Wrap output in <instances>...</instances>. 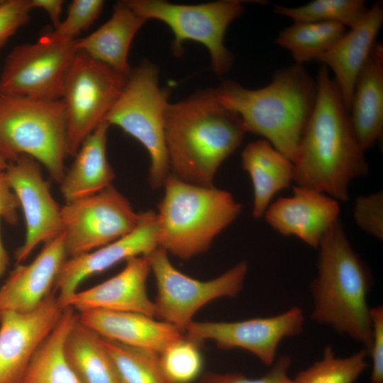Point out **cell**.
<instances>
[{
    "instance_id": "obj_36",
    "label": "cell",
    "mask_w": 383,
    "mask_h": 383,
    "mask_svg": "<svg viewBox=\"0 0 383 383\" xmlns=\"http://www.w3.org/2000/svg\"><path fill=\"white\" fill-rule=\"evenodd\" d=\"M30 0H0V48L30 19Z\"/></svg>"
},
{
    "instance_id": "obj_39",
    "label": "cell",
    "mask_w": 383,
    "mask_h": 383,
    "mask_svg": "<svg viewBox=\"0 0 383 383\" xmlns=\"http://www.w3.org/2000/svg\"><path fill=\"white\" fill-rule=\"evenodd\" d=\"M62 0H30L32 9H41L49 16L54 28L60 23V15L62 9Z\"/></svg>"
},
{
    "instance_id": "obj_25",
    "label": "cell",
    "mask_w": 383,
    "mask_h": 383,
    "mask_svg": "<svg viewBox=\"0 0 383 383\" xmlns=\"http://www.w3.org/2000/svg\"><path fill=\"white\" fill-rule=\"evenodd\" d=\"M241 163L252 184V214L259 218L264 216L274 196L294 181V164L265 139L246 145L241 152Z\"/></svg>"
},
{
    "instance_id": "obj_9",
    "label": "cell",
    "mask_w": 383,
    "mask_h": 383,
    "mask_svg": "<svg viewBox=\"0 0 383 383\" xmlns=\"http://www.w3.org/2000/svg\"><path fill=\"white\" fill-rule=\"evenodd\" d=\"M145 256L157 285L155 317L183 333L196 313L208 303L238 296L243 289L248 270L247 262L242 261L214 279L200 281L176 269L168 253L161 248Z\"/></svg>"
},
{
    "instance_id": "obj_15",
    "label": "cell",
    "mask_w": 383,
    "mask_h": 383,
    "mask_svg": "<svg viewBox=\"0 0 383 383\" xmlns=\"http://www.w3.org/2000/svg\"><path fill=\"white\" fill-rule=\"evenodd\" d=\"M64 309L52 292L30 312L0 313V383H21L34 354Z\"/></svg>"
},
{
    "instance_id": "obj_34",
    "label": "cell",
    "mask_w": 383,
    "mask_h": 383,
    "mask_svg": "<svg viewBox=\"0 0 383 383\" xmlns=\"http://www.w3.org/2000/svg\"><path fill=\"white\" fill-rule=\"evenodd\" d=\"M292 360L289 355L277 357L271 369L259 378L251 379L237 372L204 373L198 383H295L289 376Z\"/></svg>"
},
{
    "instance_id": "obj_5",
    "label": "cell",
    "mask_w": 383,
    "mask_h": 383,
    "mask_svg": "<svg viewBox=\"0 0 383 383\" xmlns=\"http://www.w3.org/2000/svg\"><path fill=\"white\" fill-rule=\"evenodd\" d=\"M156 213L158 247L182 260L205 252L240 214L228 192L182 181L169 174Z\"/></svg>"
},
{
    "instance_id": "obj_1",
    "label": "cell",
    "mask_w": 383,
    "mask_h": 383,
    "mask_svg": "<svg viewBox=\"0 0 383 383\" xmlns=\"http://www.w3.org/2000/svg\"><path fill=\"white\" fill-rule=\"evenodd\" d=\"M316 95L293 162L297 186L347 201L350 182L367 174L369 166L339 89L323 65Z\"/></svg>"
},
{
    "instance_id": "obj_41",
    "label": "cell",
    "mask_w": 383,
    "mask_h": 383,
    "mask_svg": "<svg viewBox=\"0 0 383 383\" xmlns=\"http://www.w3.org/2000/svg\"><path fill=\"white\" fill-rule=\"evenodd\" d=\"M8 162L0 157V172H4L6 169Z\"/></svg>"
},
{
    "instance_id": "obj_22",
    "label": "cell",
    "mask_w": 383,
    "mask_h": 383,
    "mask_svg": "<svg viewBox=\"0 0 383 383\" xmlns=\"http://www.w3.org/2000/svg\"><path fill=\"white\" fill-rule=\"evenodd\" d=\"M355 135L365 151L383 133V45L377 41L354 86L349 111Z\"/></svg>"
},
{
    "instance_id": "obj_6",
    "label": "cell",
    "mask_w": 383,
    "mask_h": 383,
    "mask_svg": "<svg viewBox=\"0 0 383 383\" xmlns=\"http://www.w3.org/2000/svg\"><path fill=\"white\" fill-rule=\"evenodd\" d=\"M23 155L43 165L55 182H62L68 156L62 99L0 94V157L13 162Z\"/></svg>"
},
{
    "instance_id": "obj_17",
    "label": "cell",
    "mask_w": 383,
    "mask_h": 383,
    "mask_svg": "<svg viewBox=\"0 0 383 383\" xmlns=\"http://www.w3.org/2000/svg\"><path fill=\"white\" fill-rule=\"evenodd\" d=\"M338 201L316 190L296 185L289 197L279 198L267 207L265 221L284 236H294L316 248L339 221Z\"/></svg>"
},
{
    "instance_id": "obj_37",
    "label": "cell",
    "mask_w": 383,
    "mask_h": 383,
    "mask_svg": "<svg viewBox=\"0 0 383 383\" xmlns=\"http://www.w3.org/2000/svg\"><path fill=\"white\" fill-rule=\"evenodd\" d=\"M372 337L367 353L371 357V383H383V306L370 308Z\"/></svg>"
},
{
    "instance_id": "obj_10",
    "label": "cell",
    "mask_w": 383,
    "mask_h": 383,
    "mask_svg": "<svg viewBox=\"0 0 383 383\" xmlns=\"http://www.w3.org/2000/svg\"><path fill=\"white\" fill-rule=\"evenodd\" d=\"M127 77L77 50L63 86L67 149L74 157L86 138L104 121Z\"/></svg>"
},
{
    "instance_id": "obj_21",
    "label": "cell",
    "mask_w": 383,
    "mask_h": 383,
    "mask_svg": "<svg viewBox=\"0 0 383 383\" xmlns=\"http://www.w3.org/2000/svg\"><path fill=\"white\" fill-rule=\"evenodd\" d=\"M78 319L104 338L158 355L184 336L174 326L136 312L91 309L79 312Z\"/></svg>"
},
{
    "instance_id": "obj_35",
    "label": "cell",
    "mask_w": 383,
    "mask_h": 383,
    "mask_svg": "<svg viewBox=\"0 0 383 383\" xmlns=\"http://www.w3.org/2000/svg\"><path fill=\"white\" fill-rule=\"evenodd\" d=\"M353 216L357 225L370 235L383 239V193L377 192L358 196Z\"/></svg>"
},
{
    "instance_id": "obj_7",
    "label": "cell",
    "mask_w": 383,
    "mask_h": 383,
    "mask_svg": "<svg viewBox=\"0 0 383 383\" xmlns=\"http://www.w3.org/2000/svg\"><path fill=\"white\" fill-rule=\"evenodd\" d=\"M169 94L160 85L157 66L145 61L132 70L104 120L121 128L148 151V180L152 189L162 187L170 174L165 131Z\"/></svg>"
},
{
    "instance_id": "obj_38",
    "label": "cell",
    "mask_w": 383,
    "mask_h": 383,
    "mask_svg": "<svg viewBox=\"0 0 383 383\" xmlns=\"http://www.w3.org/2000/svg\"><path fill=\"white\" fill-rule=\"evenodd\" d=\"M19 207L18 199L6 180L4 171L0 172V217L8 223L15 225Z\"/></svg>"
},
{
    "instance_id": "obj_40",
    "label": "cell",
    "mask_w": 383,
    "mask_h": 383,
    "mask_svg": "<svg viewBox=\"0 0 383 383\" xmlns=\"http://www.w3.org/2000/svg\"><path fill=\"white\" fill-rule=\"evenodd\" d=\"M9 265V255L3 245L0 236V278L4 274Z\"/></svg>"
},
{
    "instance_id": "obj_30",
    "label": "cell",
    "mask_w": 383,
    "mask_h": 383,
    "mask_svg": "<svg viewBox=\"0 0 383 383\" xmlns=\"http://www.w3.org/2000/svg\"><path fill=\"white\" fill-rule=\"evenodd\" d=\"M367 9L363 0H314L297 7L275 5L273 11L294 22H332L351 28Z\"/></svg>"
},
{
    "instance_id": "obj_3",
    "label": "cell",
    "mask_w": 383,
    "mask_h": 383,
    "mask_svg": "<svg viewBox=\"0 0 383 383\" xmlns=\"http://www.w3.org/2000/svg\"><path fill=\"white\" fill-rule=\"evenodd\" d=\"M213 91L238 115L246 133L262 136L294 162L316 95V81L302 65L277 71L264 87L251 89L225 80Z\"/></svg>"
},
{
    "instance_id": "obj_12",
    "label": "cell",
    "mask_w": 383,
    "mask_h": 383,
    "mask_svg": "<svg viewBox=\"0 0 383 383\" xmlns=\"http://www.w3.org/2000/svg\"><path fill=\"white\" fill-rule=\"evenodd\" d=\"M128 200L112 184L105 189L61 206V221L67 258L111 243L138 224Z\"/></svg>"
},
{
    "instance_id": "obj_2",
    "label": "cell",
    "mask_w": 383,
    "mask_h": 383,
    "mask_svg": "<svg viewBox=\"0 0 383 383\" xmlns=\"http://www.w3.org/2000/svg\"><path fill=\"white\" fill-rule=\"evenodd\" d=\"M165 131L170 174L203 187L213 186L218 168L247 133L238 115L217 101L213 88L169 103Z\"/></svg>"
},
{
    "instance_id": "obj_8",
    "label": "cell",
    "mask_w": 383,
    "mask_h": 383,
    "mask_svg": "<svg viewBox=\"0 0 383 383\" xmlns=\"http://www.w3.org/2000/svg\"><path fill=\"white\" fill-rule=\"evenodd\" d=\"M129 7L147 21L167 25L174 34L172 50L182 54V45L192 40L209 51L213 71L218 75L231 69L233 57L224 45L229 25L243 12L242 1L223 0L194 5L172 4L162 0H125Z\"/></svg>"
},
{
    "instance_id": "obj_28",
    "label": "cell",
    "mask_w": 383,
    "mask_h": 383,
    "mask_svg": "<svg viewBox=\"0 0 383 383\" xmlns=\"http://www.w3.org/2000/svg\"><path fill=\"white\" fill-rule=\"evenodd\" d=\"M347 31L342 24L332 22H294L282 30L275 43L290 52L295 64L316 61Z\"/></svg>"
},
{
    "instance_id": "obj_29",
    "label": "cell",
    "mask_w": 383,
    "mask_h": 383,
    "mask_svg": "<svg viewBox=\"0 0 383 383\" xmlns=\"http://www.w3.org/2000/svg\"><path fill=\"white\" fill-rule=\"evenodd\" d=\"M101 339L119 383H172L161 367L158 354L102 336Z\"/></svg>"
},
{
    "instance_id": "obj_14",
    "label": "cell",
    "mask_w": 383,
    "mask_h": 383,
    "mask_svg": "<svg viewBox=\"0 0 383 383\" xmlns=\"http://www.w3.org/2000/svg\"><path fill=\"white\" fill-rule=\"evenodd\" d=\"M4 172L18 199L26 222L25 240L15 255L18 265L40 243H46L62 232L61 206L52 197L50 184L35 159L23 155L13 162H8Z\"/></svg>"
},
{
    "instance_id": "obj_16",
    "label": "cell",
    "mask_w": 383,
    "mask_h": 383,
    "mask_svg": "<svg viewBox=\"0 0 383 383\" xmlns=\"http://www.w3.org/2000/svg\"><path fill=\"white\" fill-rule=\"evenodd\" d=\"M158 248L156 213H140L135 228L127 235L88 253L67 258L62 265L54 284V292L63 308L77 292L82 281L100 273L122 260L145 256Z\"/></svg>"
},
{
    "instance_id": "obj_33",
    "label": "cell",
    "mask_w": 383,
    "mask_h": 383,
    "mask_svg": "<svg viewBox=\"0 0 383 383\" xmlns=\"http://www.w3.org/2000/svg\"><path fill=\"white\" fill-rule=\"evenodd\" d=\"M104 4L102 0L72 1L68 7L66 18L52 33L62 40H76L77 37L97 19Z\"/></svg>"
},
{
    "instance_id": "obj_26",
    "label": "cell",
    "mask_w": 383,
    "mask_h": 383,
    "mask_svg": "<svg viewBox=\"0 0 383 383\" xmlns=\"http://www.w3.org/2000/svg\"><path fill=\"white\" fill-rule=\"evenodd\" d=\"M74 311L65 308L60 320L34 354L21 383H82L65 353L67 335L78 318Z\"/></svg>"
},
{
    "instance_id": "obj_20",
    "label": "cell",
    "mask_w": 383,
    "mask_h": 383,
    "mask_svg": "<svg viewBox=\"0 0 383 383\" xmlns=\"http://www.w3.org/2000/svg\"><path fill=\"white\" fill-rule=\"evenodd\" d=\"M383 23L382 1L367 9L360 19L316 61L332 71L349 112L357 76L368 59Z\"/></svg>"
},
{
    "instance_id": "obj_11",
    "label": "cell",
    "mask_w": 383,
    "mask_h": 383,
    "mask_svg": "<svg viewBox=\"0 0 383 383\" xmlns=\"http://www.w3.org/2000/svg\"><path fill=\"white\" fill-rule=\"evenodd\" d=\"M76 40L49 31L34 43L14 47L0 75V94L36 99H61L64 82L76 55Z\"/></svg>"
},
{
    "instance_id": "obj_23",
    "label": "cell",
    "mask_w": 383,
    "mask_h": 383,
    "mask_svg": "<svg viewBox=\"0 0 383 383\" xmlns=\"http://www.w3.org/2000/svg\"><path fill=\"white\" fill-rule=\"evenodd\" d=\"M146 21L125 1H119L105 23L89 35L76 40V48L128 77L133 70L128 57L130 46Z\"/></svg>"
},
{
    "instance_id": "obj_18",
    "label": "cell",
    "mask_w": 383,
    "mask_h": 383,
    "mask_svg": "<svg viewBox=\"0 0 383 383\" xmlns=\"http://www.w3.org/2000/svg\"><path fill=\"white\" fill-rule=\"evenodd\" d=\"M67 259L64 234L45 243L28 265H18L0 288V313H28L51 293L59 272Z\"/></svg>"
},
{
    "instance_id": "obj_4",
    "label": "cell",
    "mask_w": 383,
    "mask_h": 383,
    "mask_svg": "<svg viewBox=\"0 0 383 383\" xmlns=\"http://www.w3.org/2000/svg\"><path fill=\"white\" fill-rule=\"evenodd\" d=\"M318 248L317 276L310 287L311 318L348 335L368 353L372 328L367 297L374 283L372 275L352 248L340 221Z\"/></svg>"
},
{
    "instance_id": "obj_32",
    "label": "cell",
    "mask_w": 383,
    "mask_h": 383,
    "mask_svg": "<svg viewBox=\"0 0 383 383\" xmlns=\"http://www.w3.org/2000/svg\"><path fill=\"white\" fill-rule=\"evenodd\" d=\"M201 345L184 336L159 355L161 367L172 383H191L200 375Z\"/></svg>"
},
{
    "instance_id": "obj_19",
    "label": "cell",
    "mask_w": 383,
    "mask_h": 383,
    "mask_svg": "<svg viewBox=\"0 0 383 383\" xmlns=\"http://www.w3.org/2000/svg\"><path fill=\"white\" fill-rule=\"evenodd\" d=\"M150 267L145 256L126 260L123 269L111 278L75 292L66 302L79 312L91 309L130 311L155 318V304L147 293Z\"/></svg>"
},
{
    "instance_id": "obj_13",
    "label": "cell",
    "mask_w": 383,
    "mask_h": 383,
    "mask_svg": "<svg viewBox=\"0 0 383 383\" xmlns=\"http://www.w3.org/2000/svg\"><path fill=\"white\" fill-rule=\"evenodd\" d=\"M304 324V312L294 306L270 317L233 322L193 321L184 334L201 345L205 340H211L221 349L245 350L265 365L272 366L277 358L280 343L286 338L300 334Z\"/></svg>"
},
{
    "instance_id": "obj_27",
    "label": "cell",
    "mask_w": 383,
    "mask_h": 383,
    "mask_svg": "<svg viewBox=\"0 0 383 383\" xmlns=\"http://www.w3.org/2000/svg\"><path fill=\"white\" fill-rule=\"evenodd\" d=\"M65 353L82 383H119L101 336L78 318L67 335Z\"/></svg>"
},
{
    "instance_id": "obj_31",
    "label": "cell",
    "mask_w": 383,
    "mask_h": 383,
    "mask_svg": "<svg viewBox=\"0 0 383 383\" xmlns=\"http://www.w3.org/2000/svg\"><path fill=\"white\" fill-rule=\"evenodd\" d=\"M365 349L345 357H338L331 346L324 348L323 357L298 372L295 383H354L367 370Z\"/></svg>"
},
{
    "instance_id": "obj_24",
    "label": "cell",
    "mask_w": 383,
    "mask_h": 383,
    "mask_svg": "<svg viewBox=\"0 0 383 383\" xmlns=\"http://www.w3.org/2000/svg\"><path fill=\"white\" fill-rule=\"evenodd\" d=\"M110 125L101 122L80 145L70 168L60 183L66 203L94 195L111 185L114 172L106 155Z\"/></svg>"
}]
</instances>
